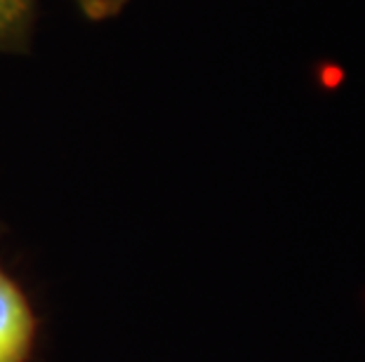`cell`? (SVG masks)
Listing matches in <instances>:
<instances>
[{"mask_svg":"<svg viewBox=\"0 0 365 362\" xmlns=\"http://www.w3.org/2000/svg\"><path fill=\"white\" fill-rule=\"evenodd\" d=\"M34 318L19 289L0 273V362H24Z\"/></svg>","mask_w":365,"mask_h":362,"instance_id":"obj_1","label":"cell"},{"mask_svg":"<svg viewBox=\"0 0 365 362\" xmlns=\"http://www.w3.org/2000/svg\"><path fill=\"white\" fill-rule=\"evenodd\" d=\"M41 0H0V55H29Z\"/></svg>","mask_w":365,"mask_h":362,"instance_id":"obj_2","label":"cell"},{"mask_svg":"<svg viewBox=\"0 0 365 362\" xmlns=\"http://www.w3.org/2000/svg\"><path fill=\"white\" fill-rule=\"evenodd\" d=\"M68 3H71L88 21L99 24V21L115 19L132 0H68Z\"/></svg>","mask_w":365,"mask_h":362,"instance_id":"obj_3","label":"cell"}]
</instances>
